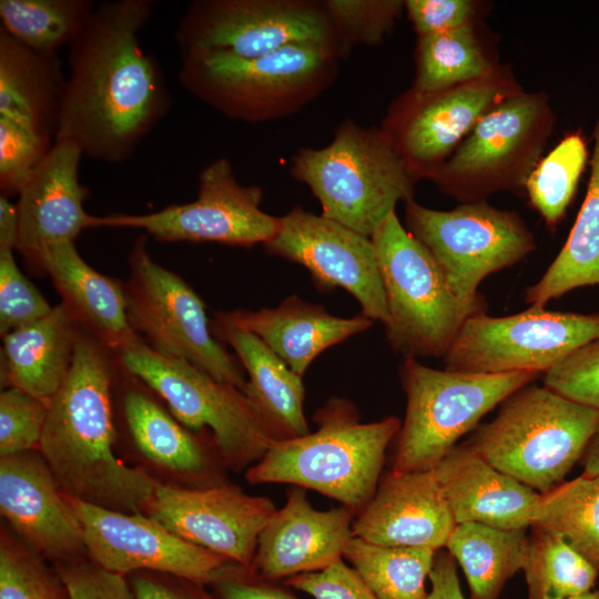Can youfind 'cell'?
<instances>
[{
	"instance_id": "cell-1",
	"label": "cell",
	"mask_w": 599,
	"mask_h": 599,
	"mask_svg": "<svg viewBox=\"0 0 599 599\" xmlns=\"http://www.w3.org/2000/svg\"><path fill=\"white\" fill-rule=\"evenodd\" d=\"M150 0L95 4L69 47L54 142L108 163L129 159L171 106L165 77L141 44Z\"/></svg>"
},
{
	"instance_id": "cell-2",
	"label": "cell",
	"mask_w": 599,
	"mask_h": 599,
	"mask_svg": "<svg viewBox=\"0 0 599 599\" xmlns=\"http://www.w3.org/2000/svg\"><path fill=\"white\" fill-rule=\"evenodd\" d=\"M113 351L82 328L71 369L48 403L39 445L63 494L123 512H144L159 484L114 454Z\"/></svg>"
},
{
	"instance_id": "cell-3",
	"label": "cell",
	"mask_w": 599,
	"mask_h": 599,
	"mask_svg": "<svg viewBox=\"0 0 599 599\" xmlns=\"http://www.w3.org/2000/svg\"><path fill=\"white\" fill-rule=\"evenodd\" d=\"M317 430L276 440L246 474L250 484H290L337 500L356 514L380 480L385 453L398 435L395 416L361 423L346 399L332 398L315 415Z\"/></svg>"
},
{
	"instance_id": "cell-4",
	"label": "cell",
	"mask_w": 599,
	"mask_h": 599,
	"mask_svg": "<svg viewBox=\"0 0 599 599\" xmlns=\"http://www.w3.org/2000/svg\"><path fill=\"white\" fill-rule=\"evenodd\" d=\"M480 426L469 445L498 470L545 494L580 461L599 424V410L552 389L526 385Z\"/></svg>"
},
{
	"instance_id": "cell-5",
	"label": "cell",
	"mask_w": 599,
	"mask_h": 599,
	"mask_svg": "<svg viewBox=\"0 0 599 599\" xmlns=\"http://www.w3.org/2000/svg\"><path fill=\"white\" fill-rule=\"evenodd\" d=\"M293 175L322 205V214L370 238L396 204L414 200L416 180L382 129L351 121L322 149L293 158Z\"/></svg>"
},
{
	"instance_id": "cell-6",
	"label": "cell",
	"mask_w": 599,
	"mask_h": 599,
	"mask_svg": "<svg viewBox=\"0 0 599 599\" xmlns=\"http://www.w3.org/2000/svg\"><path fill=\"white\" fill-rule=\"evenodd\" d=\"M388 312L386 337L404 357H444L464 323L486 312L484 297L463 302L428 250L392 212L370 237Z\"/></svg>"
},
{
	"instance_id": "cell-7",
	"label": "cell",
	"mask_w": 599,
	"mask_h": 599,
	"mask_svg": "<svg viewBox=\"0 0 599 599\" xmlns=\"http://www.w3.org/2000/svg\"><path fill=\"white\" fill-rule=\"evenodd\" d=\"M337 53L317 42L290 44L255 59L182 53L179 80L225 115L261 121L288 113L318 93L334 75Z\"/></svg>"
},
{
	"instance_id": "cell-8",
	"label": "cell",
	"mask_w": 599,
	"mask_h": 599,
	"mask_svg": "<svg viewBox=\"0 0 599 599\" xmlns=\"http://www.w3.org/2000/svg\"><path fill=\"white\" fill-rule=\"evenodd\" d=\"M406 412L393 470L433 469L494 407L539 373L436 369L406 357L400 368Z\"/></svg>"
},
{
	"instance_id": "cell-9",
	"label": "cell",
	"mask_w": 599,
	"mask_h": 599,
	"mask_svg": "<svg viewBox=\"0 0 599 599\" xmlns=\"http://www.w3.org/2000/svg\"><path fill=\"white\" fill-rule=\"evenodd\" d=\"M555 123L545 92L507 98L479 120L430 180L460 203L524 191Z\"/></svg>"
},
{
	"instance_id": "cell-10",
	"label": "cell",
	"mask_w": 599,
	"mask_h": 599,
	"mask_svg": "<svg viewBox=\"0 0 599 599\" xmlns=\"http://www.w3.org/2000/svg\"><path fill=\"white\" fill-rule=\"evenodd\" d=\"M114 353L121 368L155 392L183 426L210 428L233 469L250 468L275 441L238 388L189 362L159 354L140 336Z\"/></svg>"
},
{
	"instance_id": "cell-11",
	"label": "cell",
	"mask_w": 599,
	"mask_h": 599,
	"mask_svg": "<svg viewBox=\"0 0 599 599\" xmlns=\"http://www.w3.org/2000/svg\"><path fill=\"white\" fill-rule=\"evenodd\" d=\"M129 268L124 286L133 331L159 354L189 362L243 392V367L215 339L201 297L182 277L153 261L145 235L130 251Z\"/></svg>"
},
{
	"instance_id": "cell-12",
	"label": "cell",
	"mask_w": 599,
	"mask_h": 599,
	"mask_svg": "<svg viewBox=\"0 0 599 599\" xmlns=\"http://www.w3.org/2000/svg\"><path fill=\"white\" fill-rule=\"evenodd\" d=\"M408 231L428 250L450 290L463 302L479 300L483 280L531 253L535 237L520 215L486 201L450 211L406 202Z\"/></svg>"
},
{
	"instance_id": "cell-13",
	"label": "cell",
	"mask_w": 599,
	"mask_h": 599,
	"mask_svg": "<svg viewBox=\"0 0 599 599\" xmlns=\"http://www.w3.org/2000/svg\"><path fill=\"white\" fill-rule=\"evenodd\" d=\"M599 338V312L580 314L541 306L508 316L479 313L461 326L443 357L446 369L466 373H546Z\"/></svg>"
},
{
	"instance_id": "cell-14",
	"label": "cell",
	"mask_w": 599,
	"mask_h": 599,
	"mask_svg": "<svg viewBox=\"0 0 599 599\" xmlns=\"http://www.w3.org/2000/svg\"><path fill=\"white\" fill-rule=\"evenodd\" d=\"M181 54L214 52L255 59L290 44L317 42L339 49L324 4L292 0H202L177 24Z\"/></svg>"
},
{
	"instance_id": "cell-15",
	"label": "cell",
	"mask_w": 599,
	"mask_h": 599,
	"mask_svg": "<svg viewBox=\"0 0 599 599\" xmlns=\"http://www.w3.org/2000/svg\"><path fill=\"white\" fill-rule=\"evenodd\" d=\"M522 91L511 69L501 64L440 91L410 89L393 103L382 130L413 177L430 180L485 114Z\"/></svg>"
},
{
	"instance_id": "cell-16",
	"label": "cell",
	"mask_w": 599,
	"mask_h": 599,
	"mask_svg": "<svg viewBox=\"0 0 599 599\" xmlns=\"http://www.w3.org/2000/svg\"><path fill=\"white\" fill-rule=\"evenodd\" d=\"M258 186L240 184L227 159L207 164L199 175L197 197L148 214L91 215L89 227L142 230L162 242H216L232 246L268 243L281 217L261 210Z\"/></svg>"
},
{
	"instance_id": "cell-17",
	"label": "cell",
	"mask_w": 599,
	"mask_h": 599,
	"mask_svg": "<svg viewBox=\"0 0 599 599\" xmlns=\"http://www.w3.org/2000/svg\"><path fill=\"white\" fill-rule=\"evenodd\" d=\"M83 534L85 552L122 576L150 571L209 585L230 561L190 544L143 512H123L64 494Z\"/></svg>"
},
{
	"instance_id": "cell-18",
	"label": "cell",
	"mask_w": 599,
	"mask_h": 599,
	"mask_svg": "<svg viewBox=\"0 0 599 599\" xmlns=\"http://www.w3.org/2000/svg\"><path fill=\"white\" fill-rule=\"evenodd\" d=\"M274 255L303 265L323 291L341 287L372 321H388L386 297L370 238L323 215L294 207L265 244Z\"/></svg>"
},
{
	"instance_id": "cell-19",
	"label": "cell",
	"mask_w": 599,
	"mask_h": 599,
	"mask_svg": "<svg viewBox=\"0 0 599 599\" xmlns=\"http://www.w3.org/2000/svg\"><path fill=\"white\" fill-rule=\"evenodd\" d=\"M276 511L263 496L234 486L179 488L158 484L144 512L185 541L252 568L258 537Z\"/></svg>"
},
{
	"instance_id": "cell-20",
	"label": "cell",
	"mask_w": 599,
	"mask_h": 599,
	"mask_svg": "<svg viewBox=\"0 0 599 599\" xmlns=\"http://www.w3.org/2000/svg\"><path fill=\"white\" fill-rule=\"evenodd\" d=\"M0 511L42 558L57 564L82 559V529L39 450L1 457Z\"/></svg>"
},
{
	"instance_id": "cell-21",
	"label": "cell",
	"mask_w": 599,
	"mask_h": 599,
	"mask_svg": "<svg viewBox=\"0 0 599 599\" xmlns=\"http://www.w3.org/2000/svg\"><path fill=\"white\" fill-rule=\"evenodd\" d=\"M355 516L346 506L317 510L304 488H292L285 505L276 509L258 537L252 569L280 582L329 567L343 559L353 538Z\"/></svg>"
},
{
	"instance_id": "cell-22",
	"label": "cell",
	"mask_w": 599,
	"mask_h": 599,
	"mask_svg": "<svg viewBox=\"0 0 599 599\" xmlns=\"http://www.w3.org/2000/svg\"><path fill=\"white\" fill-rule=\"evenodd\" d=\"M456 521L434 469L390 470L356 514L353 537L386 547H446Z\"/></svg>"
},
{
	"instance_id": "cell-23",
	"label": "cell",
	"mask_w": 599,
	"mask_h": 599,
	"mask_svg": "<svg viewBox=\"0 0 599 599\" xmlns=\"http://www.w3.org/2000/svg\"><path fill=\"white\" fill-rule=\"evenodd\" d=\"M82 151L71 142H54L49 154L19 193V235L16 250L40 268L50 246L74 242L89 229L84 211L89 189L80 183Z\"/></svg>"
},
{
	"instance_id": "cell-24",
	"label": "cell",
	"mask_w": 599,
	"mask_h": 599,
	"mask_svg": "<svg viewBox=\"0 0 599 599\" xmlns=\"http://www.w3.org/2000/svg\"><path fill=\"white\" fill-rule=\"evenodd\" d=\"M433 469L456 524L530 528L540 494L491 466L469 445L454 446Z\"/></svg>"
},
{
	"instance_id": "cell-25",
	"label": "cell",
	"mask_w": 599,
	"mask_h": 599,
	"mask_svg": "<svg viewBox=\"0 0 599 599\" xmlns=\"http://www.w3.org/2000/svg\"><path fill=\"white\" fill-rule=\"evenodd\" d=\"M212 332L235 352L247 375L243 393L274 440L308 434L302 376L260 337L232 321L226 312L215 315Z\"/></svg>"
},
{
	"instance_id": "cell-26",
	"label": "cell",
	"mask_w": 599,
	"mask_h": 599,
	"mask_svg": "<svg viewBox=\"0 0 599 599\" xmlns=\"http://www.w3.org/2000/svg\"><path fill=\"white\" fill-rule=\"evenodd\" d=\"M232 321L260 337L293 372L303 377L326 348L366 331L372 319L362 313L343 318L321 305L292 295L277 307L226 312Z\"/></svg>"
},
{
	"instance_id": "cell-27",
	"label": "cell",
	"mask_w": 599,
	"mask_h": 599,
	"mask_svg": "<svg viewBox=\"0 0 599 599\" xmlns=\"http://www.w3.org/2000/svg\"><path fill=\"white\" fill-rule=\"evenodd\" d=\"M82 328L61 302L44 317L6 334L1 380L48 404L71 369Z\"/></svg>"
},
{
	"instance_id": "cell-28",
	"label": "cell",
	"mask_w": 599,
	"mask_h": 599,
	"mask_svg": "<svg viewBox=\"0 0 599 599\" xmlns=\"http://www.w3.org/2000/svg\"><path fill=\"white\" fill-rule=\"evenodd\" d=\"M40 270L50 276L80 325L108 348L116 352L139 337L128 319L124 284L91 267L74 242L47 248Z\"/></svg>"
},
{
	"instance_id": "cell-29",
	"label": "cell",
	"mask_w": 599,
	"mask_h": 599,
	"mask_svg": "<svg viewBox=\"0 0 599 599\" xmlns=\"http://www.w3.org/2000/svg\"><path fill=\"white\" fill-rule=\"evenodd\" d=\"M64 83L58 55L37 53L0 29V116L54 140Z\"/></svg>"
},
{
	"instance_id": "cell-30",
	"label": "cell",
	"mask_w": 599,
	"mask_h": 599,
	"mask_svg": "<svg viewBox=\"0 0 599 599\" xmlns=\"http://www.w3.org/2000/svg\"><path fill=\"white\" fill-rule=\"evenodd\" d=\"M593 141L586 196L565 245L540 280L526 290L530 306L545 307L575 288L599 285V112Z\"/></svg>"
},
{
	"instance_id": "cell-31",
	"label": "cell",
	"mask_w": 599,
	"mask_h": 599,
	"mask_svg": "<svg viewBox=\"0 0 599 599\" xmlns=\"http://www.w3.org/2000/svg\"><path fill=\"white\" fill-rule=\"evenodd\" d=\"M527 529H500L478 522L457 524L446 547L460 565L470 599H497L521 570Z\"/></svg>"
},
{
	"instance_id": "cell-32",
	"label": "cell",
	"mask_w": 599,
	"mask_h": 599,
	"mask_svg": "<svg viewBox=\"0 0 599 599\" xmlns=\"http://www.w3.org/2000/svg\"><path fill=\"white\" fill-rule=\"evenodd\" d=\"M412 90L430 93L480 79L499 63L487 49L478 23L418 37Z\"/></svg>"
},
{
	"instance_id": "cell-33",
	"label": "cell",
	"mask_w": 599,
	"mask_h": 599,
	"mask_svg": "<svg viewBox=\"0 0 599 599\" xmlns=\"http://www.w3.org/2000/svg\"><path fill=\"white\" fill-rule=\"evenodd\" d=\"M123 413L130 435L144 457L179 473L203 469L205 455L199 440L149 395L129 389Z\"/></svg>"
},
{
	"instance_id": "cell-34",
	"label": "cell",
	"mask_w": 599,
	"mask_h": 599,
	"mask_svg": "<svg viewBox=\"0 0 599 599\" xmlns=\"http://www.w3.org/2000/svg\"><path fill=\"white\" fill-rule=\"evenodd\" d=\"M530 528L560 536L599 570V475L581 474L540 494Z\"/></svg>"
},
{
	"instance_id": "cell-35",
	"label": "cell",
	"mask_w": 599,
	"mask_h": 599,
	"mask_svg": "<svg viewBox=\"0 0 599 599\" xmlns=\"http://www.w3.org/2000/svg\"><path fill=\"white\" fill-rule=\"evenodd\" d=\"M91 0H0L1 28L37 53L58 55L87 24Z\"/></svg>"
},
{
	"instance_id": "cell-36",
	"label": "cell",
	"mask_w": 599,
	"mask_h": 599,
	"mask_svg": "<svg viewBox=\"0 0 599 599\" xmlns=\"http://www.w3.org/2000/svg\"><path fill=\"white\" fill-rule=\"evenodd\" d=\"M436 552L429 548L379 546L353 537L343 558L378 599H426V579Z\"/></svg>"
},
{
	"instance_id": "cell-37",
	"label": "cell",
	"mask_w": 599,
	"mask_h": 599,
	"mask_svg": "<svg viewBox=\"0 0 599 599\" xmlns=\"http://www.w3.org/2000/svg\"><path fill=\"white\" fill-rule=\"evenodd\" d=\"M521 570L529 599H564L591 591L599 570L560 536L531 528Z\"/></svg>"
},
{
	"instance_id": "cell-38",
	"label": "cell",
	"mask_w": 599,
	"mask_h": 599,
	"mask_svg": "<svg viewBox=\"0 0 599 599\" xmlns=\"http://www.w3.org/2000/svg\"><path fill=\"white\" fill-rule=\"evenodd\" d=\"M587 158L583 136L579 132L570 133L540 159L529 174L525 191L548 229H555L564 219Z\"/></svg>"
},
{
	"instance_id": "cell-39",
	"label": "cell",
	"mask_w": 599,
	"mask_h": 599,
	"mask_svg": "<svg viewBox=\"0 0 599 599\" xmlns=\"http://www.w3.org/2000/svg\"><path fill=\"white\" fill-rule=\"evenodd\" d=\"M0 599H71L55 569L22 541L2 531Z\"/></svg>"
},
{
	"instance_id": "cell-40",
	"label": "cell",
	"mask_w": 599,
	"mask_h": 599,
	"mask_svg": "<svg viewBox=\"0 0 599 599\" xmlns=\"http://www.w3.org/2000/svg\"><path fill=\"white\" fill-rule=\"evenodd\" d=\"M53 144V139L0 116L1 195H19Z\"/></svg>"
},
{
	"instance_id": "cell-41",
	"label": "cell",
	"mask_w": 599,
	"mask_h": 599,
	"mask_svg": "<svg viewBox=\"0 0 599 599\" xmlns=\"http://www.w3.org/2000/svg\"><path fill=\"white\" fill-rule=\"evenodd\" d=\"M324 7L338 39L377 44L392 31L405 9V1L328 0Z\"/></svg>"
},
{
	"instance_id": "cell-42",
	"label": "cell",
	"mask_w": 599,
	"mask_h": 599,
	"mask_svg": "<svg viewBox=\"0 0 599 599\" xmlns=\"http://www.w3.org/2000/svg\"><path fill=\"white\" fill-rule=\"evenodd\" d=\"M48 404L14 387L0 394V456L38 450Z\"/></svg>"
},
{
	"instance_id": "cell-43",
	"label": "cell",
	"mask_w": 599,
	"mask_h": 599,
	"mask_svg": "<svg viewBox=\"0 0 599 599\" xmlns=\"http://www.w3.org/2000/svg\"><path fill=\"white\" fill-rule=\"evenodd\" d=\"M13 251L0 248V334H6L48 315L52 306L21 273Z\"/></svg>"
},
{
	"instance_id": "cell-44",
	"label": "cell",
	"mask_w": 599,
	"mask_h": 599,
	"mask_svg": "<svg viewBox=\"0 0 599 599\" xmlns=\"http://www.w3.org/2000/svg\"><path fill=\"white\" fill-rule=\"evenodd\" d=\"M542 380L561 396L599 410V338L546 372Z\"/></svg>"
},
{
	"instance_id": "cell-45",
	"label": "cell",
	"mask_w": 599,
	"mask_h": 599,
	"mask_svg": "<svg viewBox=\"0 0 599 599\" xmlns=\"http://www.w3.org/2000/svg\"><path fill=\"white\" fill-rule=\"evenodd\" d=\"M55 570L71 599H135L126 576L110 572L90 559L58 562Z\"/></svg>"
},
{
	"instance_id": "cell-46",
	"label": "cell",
	"mask_w": 599,
	"mask_h": 599,
	"mask_svg": "<svg viewBox=\"0 0 599 599\" xmlns=\"http://www.w3.org/2000/svg\"><path fill=\"white\" fill-rule=\"evenodd\" d=\"M283 585L314 599H378L344 558L323 570L291 577Z\"/></svg>"
},
{
	"instance_id": "cell-47",
	"label": "cell",
	"mask_w": 599,
	"mask_h": 599,
	"mask_svg": "<svg viewBox=\"0 0 599 599\" xmlns=\"http://www.w3.org/2000/svg\"><path fill=\"white\" fill-rule=\"evenodd\" d=\"M486 3L474 0H407L405 9L418 37L478 23Z\"/></svg>"
},
{
	"instance_id": "cell-48",
	"label": "cell",
	"mask_w": 599,
	"mask_h": 599,
	"mask_svg": "<svg viewBox=\"0 0 599 599\" xmlns=\"http://www.w3.org/2000/svg\"><path fill=\"white\" fill-rule=\"evenodd\" d=\"M215 599H301L252 568L227 562L207 585Z\"/></svg>"
},
{
	"instance_id": "cell-49",
	"label": "cell",
	"mask_w": 599,
	"mask_h": 599,
	"mask_svg": "<svg viewBox=\"0 0 599 599\" xmlns=\"http://www.w3.org/2000/svg\"><path fill=\"white\" fill-rule=\"evenodd\" d=\"M128 578L135 599H215L206 585L171 575L140 571Z\"/></svg>"
},
{
	"instance_id": "cell-50",
	"label": "cell",
	"mask_w": 599,
	"mask_h": 599,
	"mask_svg": "<svg viewBox=\"0 0 599 599\" xmlns=\"http://www.w3.org/2000/svg\"><path fill=\"white\" fill-rule=\"evenodd\" d=\"M430 590L426 599H466L459 583L457 562L445 550H437L428 577Z\"/></svg>"
},
{
	"instance_id": "cell-51",
	"label": "cell",
	"mask_w": 599,
	"mask_h": 599,
	"mask_svg": "<svg viewBox=\"0 0 599 599\" xmlns=\"http://www.w3.org/2000/svg\"><path fill=\"white\" fill-rule=\"evenodd\" d=\"M19 235L17 205L9 197L0 196V248L16 250Z\"/></svg>"
},
{
	"instance_id": "cell-52",
	"label": "cell",
	"mask_w": 599,
	"mask_h": 599,
	"mask_svg": "<svg viewBox=\"0 0 599 599\" xmlns=\"http://www.w3.org/2000/svg\"><path fill=\"white\" fill-rule=\"evenodd\" d=\"M583 468L582 475H599V424L590 438L588 446L580 459Z\"/></svg>"
},
{
	"instance_id": "cell-53",
	"label": "cell",
	"mask_w": 599,
	"mask_h": 599,
	"mask_svg": "<svg viewBox=\"0 0 599 599\" xmlns=\"http://www.w3.org/2000/svg\"><path fill=\"white\" fill-rule=\"evenodd\" d=\"M564 599H599V590H591L578 596H572Z\"/></svg>"
}]
</instances>
